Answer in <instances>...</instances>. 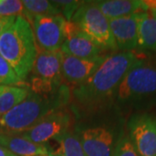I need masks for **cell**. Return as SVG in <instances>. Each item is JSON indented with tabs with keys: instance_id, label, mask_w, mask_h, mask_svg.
Returning a JSON list of instances; mask_svg holds the SVG:
<instances>
[{
	"instance_id": "cell-1",
	"label": "cell",
	"mask_w": 156,
	"mask_h": 156,
	"mask_svg": "<svg viewBox=\"0 0 156 156\" xmlns=\"http://www.w3.org/2000/svg\"><path fill=\"white\" fill-rule=\"evenodd\" d=\"M139 60L131 51H121L108 56L86 82L75 86L72 91L75 103L91 110L107 104L116 95L124 76Z\"/></svg>"
},
{
	"instance_id": "cell-2",
	"label": "cell",
	"mask_w": 156,
	"mask_h": 156,
	"mask_svg": "<svg viewBox=\"0 0 156 156\" xmlns=\"http://www.w3.org/2000/svg\"><path fill=\"white\" fill-rule=\"evenodd\" d=\"M69 98V89L65 85L51 95H37L30 91L24 100L0 119V131L2 134L23 133L50 113L61 108Z\"/></svg>"
},
{
	"instance_id": "cell-3",
	"label": "cell",
	"mask_w": 156,
	"mask_h": 156,
	"mask_svg": "<svg viewBox=\"0 0 156 156\" xmlns=\"http://www.w3.org/2000/svg\"><path fill=\"white\" fill-rule=\"evenodd\" d=\"M0 55L13 68L21 80L31 71L37 55V48L30 23L17 17L0 36Z\"/></svg>"
},
{
	"instance_id": "cell-4",
	"label": "cell",
	"mask_w": 156,
	"mask_h": 156,
	"mask_svg": "<svg viewBox=\"0 0 156 156\" xmlns=\"http://www.w3.org/2000/svg\"><path fill=\"white\" fill-rule=\"evenodd\" d=\"M115 96L122 104L156 103V64L140 59L124 76Z\"/></svg>"
},
{
	"instance_id": "cell-5",
	"label": "cell",
	"mask_w": 156,
	"mask_h": 156,
	"mask_svg": "<svg viewBox=\"0 0 156 156\" xmlns=\"http://www.w3.org/2000/svg\"><path fill=\"white\" fill-rule=\"evenodd\" d=\"M71 22L105 50H116L109 22L97 7L95 1H83L74 14Z\"/></svg>"
},
{
	"instance_id": "cell-6",
	"label": "cell",
	"mask_w": 156,
	"mask_h": 156,
	"mask_svg": "<svg viewBox=\"0 0 156 156\" xmlns=\"http://www.w3.org/2000/svg\"><path fill=\"white\" fill-rule=\"evenodd\" d=\"M71 125V114L66 109L59 108L50 113L34 127L20 134L34 143L44 145L50 140L69 131Z\"/></svg>"
},
{
	"instance_id": "cell-7",
	"label": "cell",
	"mask_w": 156,
	"mask_h": 156,
	"mask_svg": "<svg viewBox=\"0 0 156 156\" xmlns=\"http://www.w3.org/2000/svg\"><path fill=\"white\" fill-rule=\"evenodd\" d=\"M65 23L62 15L35 17L30 23L37 50H60L64 41Z\"/></svg>"
},
{
	"instance_id": "cell-8",
	"label": "cell",
	"mask_w": 156,
	"mask_h": 156,
	"mask_svg": "<svg viewBox=\"0 0 156 156\" xmlns=\"http://www.w3.org/2000/svg\"><path fill=\"white\" fill-rule=\"evenodd\" d=\"M128 137L139 156H156V118L137 114L128 124Z\"/></svg>"
},
{
	"instance_id": "cell-9",
	"label": "cell",
	"mask_w": 156,
	"mask_h": 156,
	"mask_svg": "<svg viewBox=\"0 0 156 156\" xmlns=\"http://www.w3.org/2000/svg\"><path fill=\"white\" fill-rule=\"evenodd\" d=\"M61 51L69 56L82 59H95L106 56L103 49L71 21H66L64 26V41Z\"/></svg>"
},
{
	"instance_id": "cell-10",
	"label": "cell",
	"mask_w": 156,
	"mask_h": 156,
	"mask_svg": "<svg viewBox=\"0 0 156 156\" xmlns=\"http://www.w3.org/2000/svg\"><path fill=\"white\" fill-rule=\"evenodd\" d=\"M108 56L95 59H82L62 53V76L67 83L77 86L86 82Z\"/></svg>"
},
{
	"instance_id": "cell-11",
	"label": "cell",
	"mask_w": 156,
	"mask_h": 156,
	"mask_svg": "<svg viewBox=\"0 0 156 156\" xmlns=\"http://www.w3.org/2000/svg\"><path fill=\"white\" fill-rule=\"evenodd\" d=\"M86 156H113L115 135L105 127L86 128L79 134Z\"/></svg>"
},
{
	"instance_id": "cell-12",
	"label": "cell",
	"mask_w": 156,
	"mask_h": 156,
	"mask_svg": "<svg viewBox=\"0 0 156 156\" xmlns=\"http://www.w3.org/2000/svg\"><path fill=\"white\" fill-rule=\"evenodd\" d=\"M108 22L118 50L131 51L137 48L138 12L125 17L109 19Z\"/></svg>"
},
{
	"instance_id": "cell-13",
	"label": "cell",
	"mask_w": 156,
	"mask_h": 156,
	"mask_svg": "<svg viewBox=\"0 0 156 156\" xmlns=\"http://www.w3.org/2000/svg\"><path fill=\"white\" fill-rule=\"evenodd\" d=\"M62 52L57 50H37V55L32 67L34 76L62 85Z\"/></svg>"
},
{
	"instance_id": "cell-14",
	"label": "cell",
	"mask_w": 156,
	"mask_h": 156,
	"mask_svg": "<svg viewBox=\"0 0 156 156\" xmlns=\"http://www.w3.org/2000/svg\"><path fill=\"white\" fill-rule=\"evenodd\" d=\"M0 146L17 156L50 155L47 146L34 143L20 134H0Z\"/></svg>"
},
{
	"instance_id": "cell-15",
	"label": "cell",
	"mask_w": 156,
	"mask_h": 156,
	"mask_svg": "<svg viewBox=\"0 0 156 156\" xmlns=\"http://www.w3.org/2000/svg\"><path fill=\"white\" fill-rule=\"evenodd\" d=\"M137 47L142 50H156V11L138 12Z\"/></svg>"
},
{
	"instance_id": "cell-16",
	"label": "cell",
	"mask_w": 156,
	"mask_h": 156,
	"mask_svg": "<svg viewBox=\"0 0 156 156\" xmlns=\"http://www.w3.org/2000/svg\"><path fill=\"white\" fill-rule=\"evenodd\" d=\"M95 2L108 20L147 10L143 1L139 0H101Z\"/></svg>"
},
{
	"instance_id": "cell-17",
	"label": "cell",
	"mask_w": 156,
	"mask_h": 156,
	"mask_svg": "<svg viewBox=\"0 0 156 156\" xmlns=\"http://www.w3.org/2000/svg\"><path fill=\"white\" fill-rule=\"evenodd\" d=\"M55 149L50 151V156H86L79 135L69 130L53 140Z\"/></svg>"
},
{
	"instance_id": "cell-18",
	"label": "cell",
	"mask_w": 156,
	"mask_h": 156,
	"mask_svg": "<svg viewBox=\"0 0 156 156\" xmlns=\"http://www.w3.org/2000/svg\"><path fill=\"white\" fill-rule=\"evenodd\" d=\"M29 92V89L21 86L0 85V119L24 100Z\"/></svg>"
},
{
	"instance_id": "cell-19",
	"label": "cell",
	"mask_w": 156,
	"mask_h": 156,
	"mask_svg": "<svg viewBox=\"0 0 156 156\" xmlns=\"http://www.w3.org/2000/svg\"><path fill=\"white\" fill-rule=\"evenodd\" d=\"M23 17L30 23L37 16H56L61 15V12L54 1L47 0H23Z\"/></svg>"
},
{
	"instance_id": "cell-20",
	"label": "cell",
	"mask_w": 156,
	"mask_h": 156,
	"mask_svg": "<svg viewBox=\"0 0 156 156\" xmlns=\"http://www.w3.org/2000/svg\"><path fill=\"white\" fill-rule=\"evenodd\" d=\"M22 80L17 76L11 64L0 55V85L18 86Z\"/></svg>"
},
{
	"instance_id": "cell-21",
	"label": "cell",
	"mask_w": 156,
	"mask_h": 156,
	"mask_svg": "<svg viewBox=\"0 0 156 156\" xmlns=\"http://www.w3.org/2000/svg\"><path fill=\"white\" fill-rule=\"evenodd\" d=\"M0 17L16 18L23 17V6L20 0H0Z\"/></svg>"
},
{
	"instance_id": "cell-22",
	"label": "cell",
	"mask_w": 156,
	"mask_h": 156,
	"mask_svg": "<svg viewBox=\"0 0 156 156\" xmlns=\"http://www.w3.org/2000/svg\"><path fill=\"white\" fill-rule=\"evenodd\" d=\"M113 156H139L128 135L122 134L115 143Z\"/></svg>"
},
{
	"instance_id": "cell-23",
	"label": "cell",
	"mask_w": 156,
	"mask_h": 156,
	"mask_svg": "<svg viewBox=\"0 0 156 156\" xmlns=\"http://www.w3.org/2000/svg\"><path fill=\"white\" fill-rule=\"evenodd\" d=\"M55 5L57 6L59 11L63 15L66 21H71L74 14L82 5L83 1H75V0H66V1H54Z\"/></svg>"
},
{
	"instance_id": "cell-24",
	"label": "cell",
	"mask_w": 156,
	"mask_h": 156,
	"mask_svg": "<svg viewBox=\"0 0 156 156\" xmlns=\"http://www.w3.org/2000/svg\"><path fill=\"white\" fill-rule=\"evenodd\" d=\"M17 18V17H16ZM16 18H9V17H0V36L5 31L9 25H11Z\"/></svg>"
},
{
	"instance_id": "cell-25",
	"label": "cell",
	"mask_w": 156,
	"mask_h": 156,
	"mask_svg": "<svg viewBox=\"0 0 156 156\" xmlns=\"http://www.w3.org/2000/svg\"><path fill=\"white\" fill-rule=\"evenodd\" d=\"M143 4L147 9L152 11H156V0H145L143 1Z\"/></svg>"
},
{
	"instance_id": "cell-26",
	"label": "cell",
	"mask_w": 156,
	"mask_h": 156,
	"mask_svg": "<svg viewBox=\"0 0 156 156\" xmlns=\"http://www.w3.org/2000/svg\"><path fill=\"white\" fill-rule=\"evenodd\" d=\"M0 156H17L15 155L14 154H12L11 152L6 149L5 147L0 146Z\"/></svg>"
},
{
	"instance_id": "cell-27",
	"label": "cell",
	"mask_w": 156,
	"mask_h": 156,
	"mask_svg": "<svg viewBox=\"0 0 156 156\" xmlns=\"http://www.w3.org/2000/svg\"><path fill=\"white\" fill-rule=\"evenodd\" d=\"M37 156H50V155H37Z\"/></svg>"
},
{
	"instance_id": "cell-28",
	"label": "cell",
	"mask_w": 156,
	"mask_h": 156,
	"mask_svg": "<svg viewBox=\"0 0 156 156\" xmlns=\"http://www.w3.org/2000/svg\"><path fill=\"white\" fill-rule=\"evenodd\" d=\"M0 134H2V133H1V131H0Z\"/></svg>"
}]
</instances>
